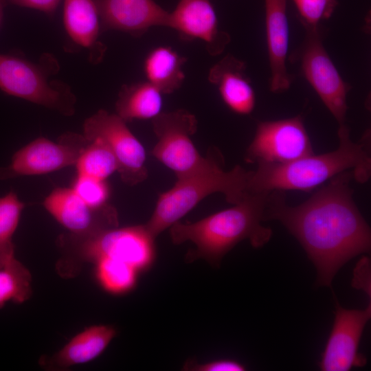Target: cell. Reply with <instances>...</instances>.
Listing matches in <instances>:
<instances>
[{"label":"cell","instance_id":"6da1fadb","mask_svg":"<svg viewBox=\"0 0 371 371\" xmlns=\"http://www.w3.org/2000/svg\"><path fill=\"white\" fill-rule=\"evenodd\" d=\"M353 173L330 179L305 202L289 206L280 190L269 193L266 220H278L298 240L317 271V286H330L338 270L371 247L368 223L352 199Z\"/></svg>","mask_w":371,"mask_h":371},{"label":"cell","instance_id":"7a4b0ae2","mask_svg":"<svg viewBox=\"0 0 371 371\" xmlns=\"http://www.w3.org/2000/svg\"><path fill=\"white\" fill-rule=\"evenodd\" d=\"M269 193L247 192L232 207L194 223L176 222L170 227L172 242L175 245L193 243L196 249L188 253L187 261L201 258L215 267L243 240L248 239L254 248L263 247L272 235L271 229L261 224L265 221Z\"/></svg>","mask_w":371,"mask_h":371},{"label":"cell","instance_id":"3957f363","mask_svg":"<svg viewBox=\"0 0 371 371\" xmlns=\"http://www.w3.org/2000/svg\"><path fill=\"white\" fill-rule=\"evenodd\" d=\"M339 126V144L336 150L284 164L257 163L256 170L249 171L247 192L308 191L350 169L357 181H367L371 166L368 142H353L347 126Z\"/></svg>","mask_w":371,"mask_h":371},{"label":"cell","instance_id":"277c9868","mask_svg":"<svg viewBox=\"0 0 371 371\" xmlns=\"http://www.w3.org/2000/svg\"><path fill=\"white\" fill-rule=\"evenodd\" d=\"M249 171L236 166L226 171L215 155L197 171L177 178L174 186L161 193L148 222V231L156 238L192 210L207 196L221 192L232 204L240 202L247 192Z\"/></svg>","mask_w":371,"mask_h":371},{"label":"cell","instance_id":"5b68a950","mask_svg":"<svg viewBox=\"0 0 371 371\" xmlns=\"http://www.w3.org/2000/svg\"><path fill=\"white\" fill-rule=\"evenodd\" d=\"M155 238L145 225L113 227L87 235L71 233L58 238L63 256L57 264L63 276H74L76 266L102 258L126 262L139 272L149 269L155 259Z\"/></svg>","mask_w":371,"mask_h":371},{"label":"cell","instance_id":"8992f818","mask_svg":"<svg viewBox=\"0 0 371 371\" xmlns=\"http://www.w3.org/2000/svg\"><path fill=\"white\" fill-rule=\"evenodd\" d=\"M58 69V61L49 54H43L38 63L0 54V89L10 95L70 116L75 113L76 96L65 82L49 79Z\"/></svg>","mask_w":371,"mask_h":371},{"label":"cell","instance_id":"52a82bcc","mask_svg":"<svg viewBox=\"0 0 371 371\" xmlns=\"http://www.w3.org/2000/svg\"><path fill=\"white\" fill-rule=\"evenodd\" d=\"M157 137L151 154L174 172L177 178L201 168L208 157L201 155L192 141L197 131L196 116L185 109L161 112L151 120Z\"/></svg>","mask_w":371,"mask_h":371},{"label":"cell","instance_id":"ba28073f","mask_svg":"<svg viewBox=\"0 0 371 371\" xmlns=\"http://www.w3.org/2000/svg\"><path fill=\"white\" fill-rule=\"evenodd\" d=\"M83 135L89 141L98 139L114 155L122 181L136 186L148 177L144 146L116 113L100 109L85 120Z\"/></svg>","mask_w":371,"mask_h":371},{"label":"cell","instance_id":"9c48e42d","mask_svg":"<svg viewBox=\"0 0 371 371\" xmlns=\"http://www.w3.org/2000/svg\"><path fill=\"white\" fill-rule=\"evenodd\" d=\"M306 30V35L298 54L302 73L339 125L343 124L350 87L326 52L321 28Z\"/></svg>","mask_w":371,"mask_h":371},{"label":"cell","instance_id":"30bf717a","mask_svg":"<svg viewBox=\"0 0 371 371\" xmlns=\"http://www.w3.org/2000/svg\"><path fill=\"white\" fill-rule=\"evenodd\" d=\"M89 141L83 135L68 132L55 142L38 137L17 150L8 166L0 168V180L40 175L76 165Z\"/></svg>","mask_w":371,"mask_h":371},{"label":"cell","instance_id":"8fae6325","mask_svg":"<svg viewBox=\"0 0 371 371\" xmlns=\"http://www.w3.org/2000/svg\"><path fill=\"white\" fill-rule=\"evenodd\" d=\"M313 154L312 145L300 115L259 122L247 148L249 162L284 164Z\"/></svg>","mask_w":371,"mask_h":371},{"label":"cell","instance_id":"7c38bea8","mask_svg":"<svg viewBox=\"0 0 371 371\" xmlns=\"http://www.w3.org/2000/svg\"><path fill=\"white\" fill-rule=\"evenodd\" d=\"M332 330L319 363L323 371H348L363 367L366 358L358 351L365 326L371 317V303L363 310L343 308L335 297Z\"/></svg>","mask_w":371,"mask_h":371},{"label":"cell","instance_id":"4fadbf2b","mask_svg":"<svg viewBox=\"0 0 371 371\" xmlns=\"http://www.w3.org/2000/svg\"><path fill=\"white\" fill-rule=\"evenodd\" d=\"M43 204L60 225L75 235L91 234L119 225L117 212L113 205L91 207L71 188H55Z\"/></svg>","mask_w":371,"mask_h":371},{"label":"cell","instance_id":"5bb4252c","mask_svg":"<svg viewBox=\"0 0 371 371\" xmlns=\"http://www.w3.org/2000/svg\"><path fill=\"white\" fill-rule=\"evenodd\" d=\"M168 27L176 30L183 40H201L212 56L221 54L230 41L229 35L219 29L210 0H179L170 12Z\"/></svg>","mask_w":371,"mask_h":371},{"label":"cell","instance_id":"9a60e30c","mask_svg":"<svg viewBox=\"0 0 371 371\" xmlns=\"http://www.w3.org/2000/svg\"><path fill=\"white\" fill-rule=\"evenodd\" d=\"M102 30L140 36L154 26L168 27L170 12L154 0H93Z\"/></svg>","mask_w":371,"mask_h":371},{"label":"cell","instance_id":"2e32d148","mask_svg":"<svg viewBox=\"0 0 371 371\" xmlns=\"http://www.w3.org/2000/svg\"><path fill=\"white\" fill-rule=\"evenodd\" d=\"M265 8L270 90L281 93L289 89L291 84L286 64L289 41L286 0H265Z\"/></svg>","mask_w":371,"mask_h":371},{"label":"cell","instance_id":"e0dca14e","mask_svg":"<svg viewBox=\"0 0 371 371\" xmlns=\"http://www.w3.org/2000/svg\"><path fill=\"white\" fill-rule=\"evenodd\" d=\"M244 62L228 54L213 65L208 80L216 86L224 103L240 115L252 112L256 95L251 81L245 74Z\"/></svg>","mask_w":371,"mask_h":371},{"label":"cell","instance_id":"ac0fdd59","mask_svg":"<svg viewBox=\"0 0 371 371\" xmlns=\"http://www.w3.org/2000/svg\"><path fill=\"white\" fill-rule=\"evenodd\" d=\"M63 23L71 40L89 51L92 63H99L106 46L98 40L100 16L93 0H64Z\"/></svg>","mask_w":371,"mask_h":371},{"label":"cell","instance_id":"d6986e66","mask_svg":"<svg viewBox=\"0 0 371 371\" xmlns=\"http://www.w3.org/2000/svg\"><path fill=\"white\" fill-rule=\"evenodd\" d=\"M116 335L110 325H93L73 337L45 363L52 369H65L97 358Z\"/></svg>","mask_w":371,"mask_h":371},{"label":"cell","instance_id":"ffe728a7","mask_svg":"<svg viewBox=\"0 0 371 371\" xmlns=\"http://www.w3.org/2000/svg\"><path fill=\"white\" fill-rule=\"evenodd\" d=\"M186 58L168 46L153 48L146 56L143 69L146 81L163 94L179 89L185 79L182 67Z\"/></svg>","mask_w":371,"mask_h":371},{"label":"cell","instance_id":"44dd1931","mask_svg":"<svg viewBox=\"0 0 371 371\" xmlns=\"http://www.w3.org/2000/svg\"><path fill=\"white\" fill-rule=\"evenodd\" d=\"M162 94L148 81L124 85L115 103L116 114L126 122L152 120L161 112Z\"/></svg>","mask_w":371,"mask_h":371},{"label":"cell","instance_id":"7402d4cb","mask_svg":"<svg viewBox=\"0 0 371 371\" xmlns=\"http://www.w3.org/2000/svg\"><path fill=\"white\" fill-rule=\"evenodd\" d=\"M29 269L12 254L0 265V308L10 302L21 304L32 295Z\"/></svg>","mask_w":371,"mask_h":371},{"label":"cell","instance_id":"603a6c76","mask_svg":"<svg viewBox=\"0 0 371 371\" xmlns=\"http://www.w3.org/2000/svg\"><path fill=\"white\" fill-rule=\"evenodd\" d=\"M94 265L96 279L108 293L124 294L136 286L139 271L131 265L111 258H102Z\"/></svg>","mask_w":371,"mask_h":371},{"label":"cell","instance_id":"cb8c5ba5","mask_svg":"<svg viewBox=\"0 0 371 371\" xmlns=\"http://www.w3.org/2000/svg\"><path fill=\"white\" fill-rule=\"evenodd\" d=\"M77 175L106 180L117 172V160L108 146L98 139L89 141L76 164Z\"/></svg>","mask_w":371,"mask_h":371},{"label":"cell","instance_id":"d4e9b609","mask_svg":"<svg viewBox=\"0 0 371 371\" xmlns=\"http://www.w3.org/2000/svg\"><path fill=\"white\" fill-rule=\"evenodd\" d=\"M25 204L10 191L0 197V265L14 254L12 236L19 225Z\"/></svg>","mask_w":371,"mask_h":371},{"label":"cell","instance_id":"484cf974","mask_svg":"<svg viewBox=\"0 0 371 371\" xmlns=\"http://www.w3.org/2000/svg\"><path fill=\"white\" fill-rule=\"evenodd\" d=\"M306 29H317L328 19L337 5V0H293Z\"/></svg>","mask_w":371,"mask_h":371},{"label":"cell","instance_id":"4316f807","mask_svg":"<svg viewBox=\"0 0 371 371\" xmlns=\"http://www.w3.org/2000/svg\"><path fill=\"white\" fill-rule=\"evenodd\" d=\"M71 188L91 207H101L109 203L110 189L106 180L77 175Z\"/></svg>","mask_w":371,"mask_h":371},{"label":"cell","instance_id":"83f0119b","mask_svg":"<svg viewBox=\"0 0 371 371\" xmlns=\"http://www.w3.org/2000/svg\"><path fill=\"white\" fill-rule=\"evenodd\" d=\"M184 370L195 371H243L246 367L240 362L229 359L214 360L203 363H186Z\"/></svg>","mask_w":371,"mask_h":371},{"label":"cell","instance_id":"f1b7e54d","mask_svg":"<svg viewBox=\"0 0 371 371\" xmlns=\"http://www.w3.org/2000/svg\"><path fill=\"white\" fill-rule=\"evenodd\" d=\"M5 5L12 4L33 8L47 14H53L60 0H4Z\"/></svg>","mask_w":371,"mask_h":371},{"label":"cell","instance_id":"f546056e","mask_svg":"<svg viewBox=\"0 0 371 371\" xmlns=\"http://www.w3.org/2000/svg\"><path fill=\"white\" fill-rule=\"evenodd\" d=\"M5 5V3L4 0H0V28L2 24L3 21V8Z\"/></svg>","mask_w":371,"mask_h":371}]
</instances>
